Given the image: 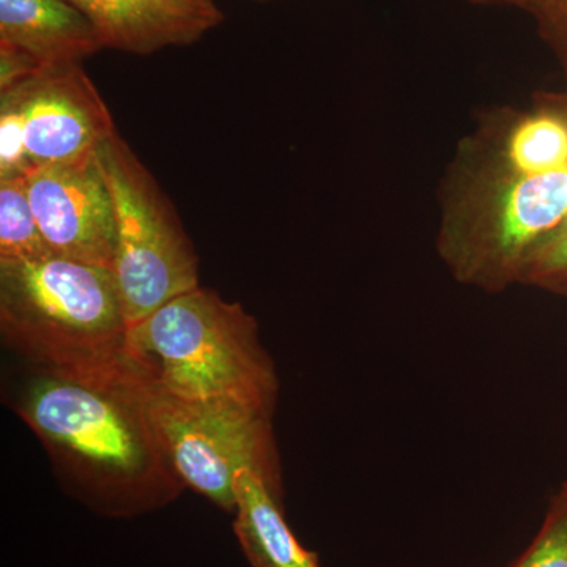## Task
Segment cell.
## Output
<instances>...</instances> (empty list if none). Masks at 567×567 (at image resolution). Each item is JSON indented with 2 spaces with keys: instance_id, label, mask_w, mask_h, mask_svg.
<instances>
[{
  "instance_id": "1",
  "label": "cell",
  "mask_w": 567,
  "mask_h": 567,
  "mask_svg": "<svg viewBox=\"0 0 567 567\" xmlns=\"http://www.w3.org/2000/svg\"><path fill=\"white\" fill-rule=\"evenodd\" d=\"M28 368L11 406L81 503L132 518L171 505L186 488L156 427L151 388L132 363L82 374Z\"/></svg>"
},
{
  "instance_id": "2",
  "label": "cell",
  "mask_w": 567,
  "mask_h": 567,
  "mask_svg": "<svg viewBox=\"0 0 567 567\" xmlns=\"http://www.w3.org/2000/svg\"><path fill=\"white\" fill-rule=\"evenodd\" d=\"M126 358L153 394L274 415L278 375L256 319L213 290L196 287L130 328Z\"/></svg>"
},
{
  "instance_id": "3",
  "label": "cell",
  "mask_w": 567,
  "mask_h": 567,
  "mask_svg": "<svg viewBox=\"0 0 567 567\" xmlns=\"http://www.w3.org/2000/svg\"><path fill=\"white\" fill-rule=\"evenodd\" d=\"M128 330L107 268L58 256L0 260V333L29 365L73 374L122 368Z\"/></svg>"
},
{
  "instance_id": "4",
  "label": "cell",
  "mask_w": 567,
  "mask_h": 567,
  "mask_svg": "<svg viewBox=\"0 0 567 567\" xmlns=\"http://www.w3.org/2000/svg\"><path fill=\"white\" fill-rule=\"evenodd\" d=\"M96 162L114 207L112 274L133 328L199 287V259L174 204L121 134L100 145Z\"/></svg>"
},
{
  "instance_id": "5",
  "label": "cell",
  "mask_w": 567,
  "mask_h": 567,
  "mask_svg": "<svg viewBox=\"0 0 567 567\" xmlns=\"http://www.w3.org/2000/svg\"><path fill=\"white\" fill-rule=\"evenodd\" d=\"M153 394V393H152ZM153 417L186 487L235 513L241 470L284 491L274 415L229 401H181L153 394Z\"/></svg>"
},
{
  "instance_id": "6",
  "label": "cell",
  "mask_w": 567,
  "mask_h": 567,
  "mask_svg": "<svg viewBox=\"0 0 567 567\" xmlns=\"http://www.w3.org/2000/svg\"><path fill=\"white\" fill-rule=\"evenodd\" d=\"M17 85L32 171L91 158L117 132L110 107L82 63L41 69Z\"/></svg>"
},
{
  "instance_id": "7",
  "label": "cell",
  "mask_w": 567,
  "mask_h": 567,
  "mask_svg": "<svg viewBox=\"0 0 567 567\" xmlns=\"http://www.w3.org/2000/svg\"><path fill=\"white\" fill-rule=\"evenodd\" d=\"M33 215L54 256L112 271L114 207L96 155L25 175Z\"/></svg>"
},
{
  "instance_id": "8",
  "label": "cell",
  "mask_w": 567,
  "mask_h": 567,
  "mask_svg": "<svg viewBox=\"0 0 567 567\" xmlns=\"http://www.w3.org/2000/svg\"><path fill=\"white\" fill-rule=\"evenodd\" d=\"M92 22L103 50L151 55L192 47L223 24L215 0H69Z\"/></svg>"
},
{
  "instance_id": "9",
  "label": "cell",
  "mask_w": 567,
  "mask_h": 567,
  "mask_svg": "<svg viewBox=\"0 0 567 567\" xmlns=\"http://www.w3.org/2000/svg\"><path fill=\"white\" fill-rule=\"evenodd\" d=\"M567 218V167L518 175L503 197L491 241L470 275L487 282L522 278L529 256Z\"/></svg>"
},
{
  "instance_id": "10",
  "label": "cell",
  "mask_w": 567,
  "mask_h": 567,
  "mask_svg": "<svg viewBox=\"0 0 567 567\" xmlns=\"http://www.w3.org/2000/svg\"><path fill=\"white\" fill-rule=\"evenodd\" d=\"M0 43L43 69L82 63L103 50L92 22L69 0H0Z\"/></svg>"
},
{
  "instance_id": "11",
  "label": "cell",
  "mask_w": 567,
  "mask_h": 567,
  "mask_svg": "<svg viewBox=\"0 0 567 567\" xmlns=\"http://www.w3.org/2000/svg\"><path fill=\"white\" fill-rule=\"evenodd\" d=\"M234 532L252 567H322L301 546L284 517L282 492L259 473L241 470L235 481Z\"/></svg>"
},
{
  "instance_id": "12",
  "label": "cell",
  "mask_w": 567,
  "mask_h": 567,
  "mask_svg": "<svg viewBox=\"0 0 567 567\" xmlns=\"http://www.w3.org/2000/svg\"><path fill=\"white\" fill-rule=\"evenodd\" d=\"M518 175L551 173L567 167V121L559 114H539L514 130L507 147Z\"/></svg>"
},
{
  "instance_id": "13",
  "label": "cell",
  "mask_w": 567,
  "mask_h": 567,
  "mask_svg": "<svg viewBox=\"0 0 567 567\" xmlns=\"http://www.w3.org/2000/svg\"><path fill=\"white\" fill-rule=\"evenodd\" d=\"M54 256L33 215L25 177L0 182V260Z\"/></svg>"
},
{
  "instance_id": "14",
  "label": "cell",
  "mask_w": 567,
  "mask_h": 567,
  "mask_svg": "<svg viewBox=\"0 0 567 567\" xmlns=\"http://www.w3.org/2000/svg\"><path fill=\"white\" fill-rule=\"evenodd\" d=\"M509 567H567V502L559 492L551 496L535 539Z\"/></svg>"
},
{
  "instance_id": "15",
  "label": "cell",
  "mask_w": 567,
  "mask_h": 567,
  "mask_svg": "<svg viewBox=\"0 0 567 567\" xmlns=\"http://www.w3.org/2000/svg\"><path fill=\"white\" fill-rule=\"evenodd\" d=\"M32 167L22 137V102L18 85L0 91V182L25 177Z\"/></svg>"
},
{
  "instance_id": "16",
  "label": "cell",
  "mask_w": 567,
  "mask_h": 567,
  "mask_svg": "<svg viewBox=\"0 0 567 567\" xmlns=\"http://www.w3.org/2000/svg\"><path fill=\"white\" fill-rule=\"evenodd\" d=\"M522 278L567 297V218L533 251Z\"/></svg>"
},
{
  "instance_id": "17",
  "label": "cell",
  "mask_w": 567,
  "mask_h": 567,
  "mask_svg": "<svg viewBox=\"0 0 567 567\" xmlns=\"http://www.w3.org/2000/svg\"><path fill=\"white\" fill-rule=\"evenodd\" d=\"M43 69L24 51L0 43V91L29 80Z\"/></svg>"
},
{
  "instance_id": "18",
  "label": "cell",
  "mask_w": 567,
  "mask_h": 567,
  "mask_svg": "<svg viewBox=\"0 0 567 567\" xmlns=\"http://www.w3.org/2000/svg\"><path fill=\"white\" fill-rule=\"evenodd\" d=\"M551 21L567 32V0H539Z\"/></svg>"
},
{
  "instance_id": "19",
  "label": "cell",
  "mask_w": 567,
  "mask_h": 567,
  "mask_svg": "<svg viewBox=\"0 0 567 567\" xmlns=\"http://www.w3.org/2000/svg\"><path fill=\"white\" fill-rule=\"evenodd\" d=\"M559 494H561L563 496H565V499L567 502V480L566 481H563V484H561V487H559Z\"/></svg>"
},
{
  "instance_id": "20",
  "label": "cell",
  "mask_w": 567,
  "mask_h": 567,
  "mask_svg": "<svg viewBox=\"0 0 567 567\" xmlns=\"http://www.w3.org/2000/svg\"><path fill=\"white\" fill-rule=\"evenodd\" d=\"M559 115H561V117H565L567 121V114H559Z\"/></svg>"
}]
</instances>
